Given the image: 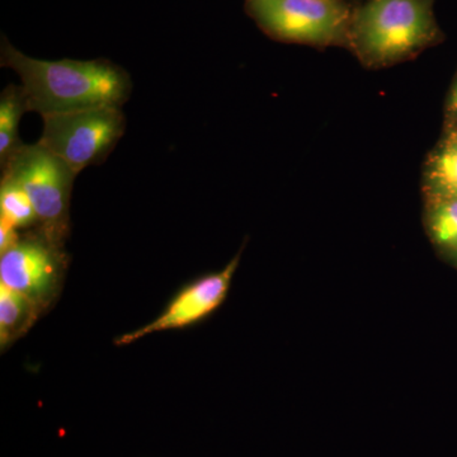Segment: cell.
<instances>
[{"label":"cell","instance_id":"1","mask_svg":"<svg viewBox=\"0 0 457 457\" xmlns=\"http://www.w3.org/2000/svg\"><path fill=\"white\" fill-rule=\"evenodd\" d=\"M0 50L2 66L21 78L27 110L42 117L122 107L130 97V75L107 60L35 59L12 46L5 37Z\"/></svg>","mask_w":457,"mask_h":457},{"label":"cell","instance_id":"11","mask_svg":"<svg viewBox=\"0 0 457 457\" xmlns=\"http://www.w3.org/2000/svg\"><path fill=\"white\" fill-rule=\"evenodd\" d=\"M427 227L433 243L457 258V198L427 200Z\"/></svg>","mask_w":457,"mask_h":457},{"label":"cell","instance_id":"10","mask_svg":"<svg viewBox=\"0 0 457 457\" xmlns=\"http://www.w3.org/2000/svg\"><path fill=\"white\" fill-rule=\"evenodd\" d=\"M25 96L21 86H9L0 97V164L22 145L18 130L23 113L27 112Z\"/></svg>","mask_w":457,"mask_h":457},{"label":"cell","instance_id":"8","mask_svg":"<svg viewBox=\"0 0 457 457\" xmlns=\"http://www.w3.org/2000/svg\"><path fill=\"white\" fill-rule=\"evenodd\" d=\"M423 188L427 200L457 198V131H445L444 139L427 159Z\"/></svg>","mask_w":457,"mask_h":457},{"label":"cell","instance_id":"2","mask_svg":"<svg viewBox=\"0 0 457 457\" xmlns=\"http://www.w3.org/2000/svg\"><path fill=\"white\" fill-rule=\"evenodd\" d=\"M442 40L433 0H361L354 4L348 49L369 68L405 62Z\"/></svg>","mask_w":457,"mask_h":457},{"label":"cell","instance_id":"15","mask_svg":"<svg viewBox=\"0 0 457 457\" xmlns=\"http://www.w3.org/2000/svg\"><path fill=\"white\" fill-rule=\"evenodd\" d=\"M446 130L457 131V122H455V123H447Z\"/></svg>","mask_w":457,"mask_h":457},{"label":"cell","instance_id":"7","mask_svg":"<svg viewBox=\"0 0 457 457\" xmlns=\"http://www.w3.org/2000/svg\"><path fill=\"white\" fill-rule=\"evenodd\" d=\"M240 253L233 258L220 272L210 273L183 287L168 303L165 311L152 323L134 332L125 333L116 339V345H131L144 337L164 330L182 329L194 326L212 314L224 302L231 279L239 266Z\"/></svg>","mask_w":457,"mask_h":457},{"label":"cell","instance_id":"9","mask_svg":"<svg viewBox=\"0 0 457 457\" xmlns=\"http://www.w3.org/2000/svg\"><path fill=\"white\" fill-rule=\"evenodd\" d=\"M41 309L7 286L0 284V345L4 351L29 332Z\"/></svg>","mask_w":457,"mask_h":457},{"label":"cell","instance_id":"3","mask_svg":"<svg viewBox=\"0 0 457 457\" xmlns=\"http://www.w3.org/2000/svg\"><path fill=\"white\" fill-rule=\"evenodd\" d=\"M352 0H245V12L276 41L350 46Z\"/></svg>","mask_w":457,"mask_h":457},{"label":"cell","instance_id":"5","mask_svg":"<svg viewBox=\"0 0 457 457\" xmlns=\"http://www.w3.org/2000/svg\"><path fill=\"white\" fill-rule=\"evenodd\" d=\"M42 119L44 132L40 143L77 174L104 162L126 129L121 107L92 108L50 114Z\"/></svg>","mask_w":457,"mask_h":457},{"label":"cell","instance_id":"4","mask_svg":"<svg viewBox=\"0 0 457 457\" xmlns=\"http://www.w3.org/2000/svg\"><path fill=\"white\" fill-rule=\"evenodd\" d=\"M2 176L21 186L35 207L40 228L62 243L69 231L74 170L44 144H22L2 165Z\"/></svg>","mask_w":457,"mask_h":457},{"label":"cell","instance_id":"14","mask_svg":"<svg viewBox=\"0 0 457 457\" xmlns=\"http://www.w3.org/2000/svg\"><path fill=\"white\" fill-rule=\"evenodd\" d=\"M457 122V80L447 102V123Z\"/></svg>","mask_w":457,"mask_h":457},{"label":"cell","instance_id":"13","mask_svg":"<svg viewBox=\"0 0 457 457\" xmlns=\"http://www.w3.org/2000/svg\"><path fill=\"white\" fill-rule=\"evenodd\" d=\"M20 237L16 227L0 219V254L5 253L9 249L13 248Z\"/></svg>","mask_w":457,"mask_h":457},{"label":"cell","instance_id":"12","mask_svg":"<svg viewBox=\"0 0 457 457\" xmlns=\"http://www.w3.org/2000/svg\"><path fill=\"white\" fill-rule=\"evenodd\" d=\"M0 219L17 228L37 224L35 207L25 189L9 177L2 176L0 183Z\"/></svg>","mask_w":457,"mask_h":457},{"label":"cell","instance_id":"6","mask_svg":"<svg viewBox=\"0 0 457 457\" xmlns=\"http://www.w3.org/2000/svg\"><path fill=\"white\" fill-rule=\"evenodd\" d=\"M62 243L44 231L21 237L13 248L0 254V284L23 295L42 312L59 293L66 269Z\"/></svg>","mask_w":457,"mask_h":457}]
</instances>
